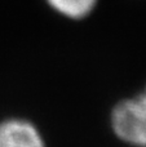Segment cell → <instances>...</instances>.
Wrapping results in <instances>:
<instances>
[{"mask_svg":"<svg viewBox=\"0 0 146 147\" xmlns=\"http://www.w3.org/2000/svg\"><path fill=\"white\" fill-rule=\"evenodd\" d=\"M110 127L115 137L126 145L146 147V85L137 94L114 106Z\"/></svg>","mask_w":146,"mask_h":147,"instance_id":"1","label":"cell"},{"mask_svg":"<svg viewBox=\"0 0 146 147\" xmlns=\"http://www.w3.org/2000/svg\"><path fill=\"white\" fill-rule=\"evenodd\" d=\"M0 147H47V143L34 123L10 117L0 121Z\"/></svg>","mask_w":146,"mask_h":147,"instance_id":"2","label":"cell"},{"mask_svg":"<svg viewBox=\"0 0 146 147\" xmlns=\"http://www.w3.org/2000/svg\"><path fill=\"white\" fill-rule=\"evenodd\" d=\"M56 14L70 21H84L97 9L100 0H45Z\"/></svg>","mask_w":146,"mask_h":147,"instance_id":"3","label":"cell"}]
</instances>
